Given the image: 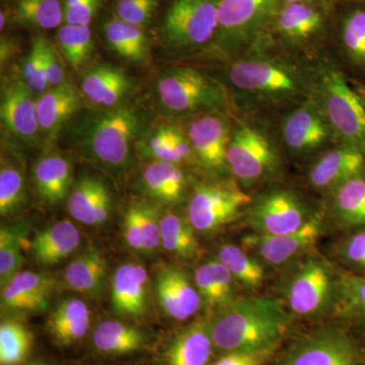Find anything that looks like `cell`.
<instances>
[{
    "label": "cell",
    "mask_w": 365,
    "mask_h": 365,
    "mask_svg": "<svg viewBox=\"0 0 365 365\" xmlns=\"http://www.w3.org/2000/svg\"><path fill=\"white\" fill-rule=\"evenodd\" d=\"M292 314L279 299L240 297L209 318L215 348L225 353L278 348L289 332Z\"/></svg>",
    "instance_id": "obj_1"
},
{
    "label": "cell",
    "mask_w": 365,
    "mask_h": 365,
    "mask_svg": "<svg viewBox=\"0 0 365 365\" xmlns=\"http://www.w3.org/2000/svg\"><path fill=\"white\" fill-rule=\"evenodd\" d=\"M340 267L316 250L285 266L276 285L279 299L292 317L304 319L333 314Z\"/></svg>",
    "instance_id": "obj_2"
},
{
    "label": "cell",
    "mask_w": 365,
    "mask_h": 365,
    "mask_svg": "<svg viewBox=\"0 0 365 365\" xmlns=\"http://www.w3.org/2000/svg\"><path fill=\"white\" fill-rule=\"evenodd\" d=\"M140 131V118L130 106L91 112L79 127V140L93 160L110 169L130 163L131 146Z\"/></svg>",
    "instance_id": "obj_3"
},
{
    "label": "cell",
    "mask_w": 365,
    "mask_h": 365,
    "mask_svg": "<svg viewBox=\"0 0 365 365\" xmlns=\"http://www.w3.org/2000/svg\"><path fill=\"white\" fill-rule=\"evenodd\" d=\"M228 79L240 93L270 102L299 100L309 88L297 67L263 55L235 61L228 69Z\"/></svg>",
    "instance_id": "obj_4"
},
{
    "label": "cell",
    "mask_w": 365,
    "mask_h": 365,
    "mask_svg": "<svg viewBox=\"0 0 365 365\" xmlns=\"http://www.w3.org/2000/svg\"><path fill=\"white\" fill-rule=\"evenodd\" d=\"M314 98L341 144L365 153V105L339 71L326 66L314 85Z\"/></svg>",
    "instance_id": "obj_5"
},
{
    "label": "cell",
    "mask_w": 365,
    "mask_h": 365,
    "mask_svg": "<svg viewBox=\"0 0 365 365\" xmlns=\"http://www.w3.org/2000/svg\"><path fill=\"white\" fill-rule=\"evenodd\" d=\"M157 91L168 111L177 115L220 113L225 106L222 86L191 67H175L158 79Z\"/></svg>",
    "instance_id": "obj_6"
},
{
    "label": "cell",
    "mask_w": 365,
    "mask_h": 365,
    "mask_svg": "<svg viewBox=\"0 0 365 365\" xmlns=\"http://www.w3.org/2000/svg\"><path fill=\"white\" fill-rule=\"evenodd\" d=\"M364 345L345 327H323L297 340L275 365H362Z\"/></svg>",
    "instance_id": "obj_7"
},
{
    "label": "cell",
    "mask_w": 365,
    "mask_h": 365,
    "mask_svg": "<svg viewBox=\"0 0 365 365\" xmlns=\"http://www.w3.org/2000/svg\"><path fill=\"white\" fill-rule=\"evenodd\" d=\"M316 215L294 192L272 188L252 199L245 220L255 234L278 235L299 230Z\"/></svg>",
    "instance_id": "obj_8"
},
{
    "label": "cell",
    "mask_w": 365,
    "mask_h": 365,
    "mask_svg": "<svg viewBox=\"0 0 365 365\" xmlns=\"http://www.w3.org/2000/svg\"><path fill=\"white\" fill-rule=\"evenodd\" d=\"M228 169L244 188L267 181L280 172L277 151L260 130L242 125L227 148Z\"/></svg>",
    "instance_id": "obj_9"
},
{
    "label": "cell",
    "mask_w": 365,
    "mask_h": 365,
    "mask_svg": "<svg viewBox=\"0 0 365 365\" xmlns=\"http://www.w3.org/2000/svg\"><path fill=\"white\" fill-rule=\"evenodd\" d=\"M218 0H175L165 14L163 36L174 49L207 44L218 30Z\"/></svg>",
    "instance_id": "obj_10"
},
{
    "label": "cell",
    "mask_w": 365,
    "mask_h": 365,
    "mask_svg": "<svg viewBox=\"0 0 365 365\" xmlns=\"http://www.w3.org/2000/svg\"><path fill=\"white\" fill-rule=\"evenodd\" d=\"M252 199L234 182L197 185L188 204L189 222L196 232H215L235 222Z\"/></svg>",
    "instance_id": "obj_11"
},
{
    "label": "cell",
    "mask_w": 365,
    "mask_h": 365,
    "mask_svg": "<svg viewBox=\"0 0 365 365\" xmlns=\"http://www.w3.org/2000/svg\"><path fill=\"white\" fill-rule=\"evenodd\" d=\"M325 228L323 216L316 215L304 227L290 234L247 235L242 240V247L270 267H285L313 251Z\"/></svg>",
    "instance_id": "obj_12"
},
{
    "label": "cell",
    "mask_w": 365,
    "mask_h": 365,
    "mask_svg": "<svg viewBox=\"0 0 365 365\" xmlns=\"http://www.w3.org/2000/svg\"><path fill=\"white\" fill-rule=\"evenodd\" d=\"M278 0H218L217 40L225 48L248 42L277 11Z\"/></svg>",
    "instance_id": "obj_13"
},
{
    "label": "cell",
    "mask_w": 365,
    "mask_h": 365,
    "mask_svg": "<svg viewBox=\"0 0 365 365\" xmlns=\"http://www.w3.org/2000/svg\"><path fill=\"white\" fill-rule=\"evenodd\" d=\"M281 131L287 150L297 155L316 153L334 137L325 115L312 98L284 118Z\"/></svg>",
    "instance_id": "obj_14"
},
{
    "label": "cell",
    "mask_w": 365,
    "mask_h": 365,
    "mask_svg": "<svg viewBox=\"0 0 365 365\" xmlns=\"http://www.w3.org/2000/svg\"><path fill=\"white\" fill-rule=\"evenodd\" d=\"M187 136L204 168L217 173L228 169L227 148L232 132L227 117L220 113L201 115L189 124Z\"/></svg>",
    "instance_id": "obj_15"
},
{
    "label": "cell",
    "mask_w": 365,
    "mask_h": 365,
    "mask_svg": "<svg viewBox=\"0 0 365 365\" xmlns=\"http://www.w3.org/2000/svg\"><path fill=\"white\" fill-rule=\"evenodd\" d=\"M35 95L24 81H11L2 88L0 102L2 127L19 143H36L41 133Z\"/></svg>",
    "instance_id": "obj_16"
},
{
    "label": "cell",
    "mask_w": 365,
    "mask_h": 365,
    "mask_svg": "<svg viewBox=\"0 0 365 365\" xmlns=\"http://www.w3.org/2000/svg\"><path fill=\"white\" fill-rule=\"evenodd\" d=\"M155 292L163 311L169 318L186 321L195 316L203 306L195 283L184 271L167 266L158 273Z\"/></svg>",
    "instance_id": "obj_17"
},
{
    "label": "cell",
    "mask_w": 365,
    "mask_h": 365,
    "mask_svg": "<svg viewBox=\"0 0 365 365\" xmlns=\"http://www.w3.org/2000/svg\"><path fill=\"white\" fill-rule=\"evenodd\" d=\"M53 281L47 274L23 271L1 290V309L7 313L36 314L49 306Z\"/></svg>",
    "instance_id": "obj_18"
},
{
    "label": "cell",
    "mask_w": 365,
    "mask_h": 365,
    "mask_svg": "<svg viewBox=\"0 0 365 365\" xmlns=\"http://www.w3.org/2000/svg\"><path fill=\"white\" fill-rule=\"evenodd\" d=\"M365 173V153L341 144L327 151L314 163L309 181L314 189L332 192L343 182Z\"/></svg>",
    "instance_id": "obj_19"
},
{
    "label": "cell",
    "mask_w": 365,
    "mask_h": 365,
    "mask_svg": "<svg viewBox=\"0 0 365 365\" xmlns=\"http://www.w3.org/2000/svg\"><path fill=\"white\" fill-rule=\"evenodd\" d=\"M81 93L91 104L102 108L121 105L131 91L132 81L126 72L111 64H98L83 73L81 83Z\"/></svg>",
    "instance_id": "obj_20"
},
{
    "label": "cell",
    "mask_w": 365,
    "mask_h": 365,
    "mask_svg": "<svg viewBox=\"0 0 365 365\" xmlns=\"http://www.w3.org/2000/svg\"><path fill=\"white\" fill-rule=\"evenodd\" d=\"M160 208L148 201H134L126 208L123 235L127 246L134 251L150 254L162 245Z\"/></svg>",
    "instance_id": "obj_21"
},
{
    "label": "cell",
    "mask_w": 365,
    "mask_h": 365,
    "mask_svg": "<svg viewBox=\"0 0 365 365\" xmlns=\"http://www.w3.org/2000/svg\"><path fill=\"white\" fill-rule=\"evenodd\" d=\"M195 283L203 306L211 313L222 311L240 299V283L220 260L207 261L196 268Z\"/></svg>",
    "instance_id": "obj_22"
},
{
    "label": "cell",
    "mask_w": 365,
    "mask_h": 365,
    "mask_svg": "<svg viewBox=\"0 0 365 365\" xmlns=\"http://www.w3.org/2000/svg\"><path fill=\"white\" fill-rule=\"evenodd\" d=\"M148 275L138 264H123L115 271L111 299L114 311L123 316H141L148 309Z\"/></svg>",
    "instance_id": "obj_23"
},
{
    "label": "cell",
    "mask_w": 365,
    "mask_h": 365,
    "mask_svg": "<svg viewBox=\"0 0 365 365\" xmlns=\"http://www.w3.org/2000/svg\"><path fill=\"white\" fill-rule=\"evenodd\" d=\"M112 199L104 182L85 177L73 187L67 200V208L74 220L91 227L107 222Z\"/></svg>",
    "instance_id": "obj_24"
},
{
    "label": "cell",
    "mask_w": 365,
    "mask_h": 365,
    "mask_svg": "<svg viewBox=\"0 0 365 365\" xmlns=\"http://www.w3.org/2000/svg\"><path fill=\"white\" fill-rule=\"evenodd\" d=\"M81 97L73 85L66 81L45 91L37 100V116L43 136L53 139L69 118L81 107Z\"/></svg>",
    "instance_id": "obj_25"
},
{
    "label": "cell",
    "mask_w": 365,
    "mask_h": 365,
    "mask_svg": "<svg viewBox=\"0 0 365 365\" xmlns=\"http://www.w3.org/2000/svg\"><path fill=\"white\" fill-rule=\"evenodd\" d=\"M213 348L209 318L196 319L173 341L168 351V364L207 365Z\"/></svg>",
    "instance_id": "obj_26"
},
{
    "label": "cell",
    "mask_w": 365,
    "mask_h": 365,
    "mask_svg": "<svg viewBox=\"0 0 365 365\" xmlns=\"http://www.w3.org/2000/svg\"><path fill=\"white\" fill-rule=\"evenodd\" d=\"M331 212L338 227L346 232L365 227V173L331 192Z\"/></svg>",
    "instance_id": "obj_27"
},
{
    "label": "cell",
    "mask_w": 365,
    "mask_h": 365,
    "mask_svg": "<svg viewBox=\"0 0 365 365\" xmlns=\"http://www.w3.org/2000/svg\"><path fill=\"white\" fill-rule=\"evenodd\" d=\"M71 160L58 153L43 155L34 167L35 188L45 202L63 201L72 184Z\"/></svg>",
    "instance_id": "obj_28"
},
{
    "label": "cell",
    "mask_w": 365,
    "mask_h": 365,
    "mask_svg": "<svg viewBox=\"0 0 365 365\" xmlns=\"http://www.w3.org/2000/svg\"><path fill=\"white\" fill-rule=\"evenodd\" d=\"M81 244V234L76 225L62 220L35 235L32 253L42 265H54L73 253Z\"/></svg>",
    "instance_id": "obj_29"
},
{
    "label": "cell",
    "mask_w": 365,
    "mask_h": 365,
    "mask_svg": "<svg viewBox=\"0 0 365 365\" xmlns=\"http://www.w3.org/2000/svg\"><path fill=\"white\" fill-rule=\"evenodd\" d=\"M107 271V261L103 254L98 250L90 249L67 266L64 280L72 290L98 297L104 292Z\"/></svg>",
    "instance_id": "obj_30"
},
{
    "label": "cell",
    "mask_w": 365,
    "mask_h": 365,
    "mask_svg": "<svg viewBox=\"0 0 365 365\" xmlns=\"http://www.w3.org/2000/svg\"><path fill=\"white\" fill-rule=\"evenodd\" d=\"M91 313L88 304L78 299H67L55 307L47 329L60 345H71L88 333Z\"/></svg>",
    "instance_id": "obj_31"
},
{
    "label": "cell",
    "mask_w": 365,
    "mask_h": 365,
    "mask_svg": "<svg viewBox=\"0 0 365 365\" xmlns=\"http://www.w3.org/2000/svg\"><path fill=\"white\" fill-rule=\"evenodd\" d=\"M187 176L179 165L153 162L143 170V186L148 196L168 203H178L186 194Z\"/></svg>",
    "instance_id": "obj_32"
},
{
    "label": "cell",
    "mask_w": 365,
    "mask_h": 365,
    "mask_svg": "<svg viewBox=\"0 0 365 365\" xmlns=\"http://www.w3.org/2000/svg\"><path fill=\"white\" fill-rule=\"evenodd\" d=\"M105 39L110 48L122 58L132 62H144L150 55V41L143 26L110 19L104 26Z\"/></svg>",
    "instance_id": "obj_33"
},
{
    "label": "cell",
    "mask_w": 365,
    "mask_h": 365,
    "mask_svg": "<svg viewBox=\"0 0 365 365\" xmlns=\"http://www.w3.org/2000/svg\"><path fill=\"white\" fill-rule=\"evenodd\" d=\"M217 260L222 262L240 285L248 292H256L268 279L270 266L242 247L223 245L218 250Z\"/></svg>",
    "instance_id": "obj_34"
},
{
    "label": "cell",
    "mask_w": 365,
    "mask_h": 365,
    "mask_svg": "<svg viewBox=\"0 0 365 365\" xmlns=\"http://www.w3.org/2000/svg\"><path fill=\"white\" fill-rule=\"evenodd\" d=\"M332 314L344 323L365 329V276L340 268Z\"/></svg>",
    "instance_id": "obj_35"
},
{
    "label": "cell",
    "mask_w": 365,
    "mask_h": 365,
    "mask_svg": "<svg viewBox=\"0 0 365 365\" xmlns=\"http://www.w3.org/2000/svg\"><path fill=\"white\" fill-rule=\"evenodd\" d=\"M323 25V14L309 4H287L277 18L281 35L292 42H302L313 37Z\"/></svg>",
    "instance_id": "obj_36"
},
{
    "label": "cell",
    "mask_w": 365,
    "mask_h": 365,
    "mask_svg": "<svg viewBox=\"0 0 365 365\" xmlns=\"http://www.w3.org/2000/svg\"><path fill=\"white\" fill-rule=\"evenodd\" d=\"M100 351L122 354L136 351L144 342L143 334L134 327L118 321H106L98 325L93 336Z\"/></svg>",
    "instance_id": "obj_37"
},
{
    "label": "cell",
    "mask_w": 365,
    "mask_h": 365,
    "mask_svg": "<svg viewBox=\"0 0 365 365\" xmlns=\"http://www.w3.org/2000/svg\"><path fill=\"white\" fill-rule=\"evenodd\" d=\"M195 232L188 218L170 212L162 216V246L170 253L184 259L195 257L199 251Z\"/></svg>",
    "instance_id": "obj_38"
},
{
    "label": "cell",
    "mask_w": 365,
    "mask_h": 365,
    "mask_svg": "<svg viewBox=\"0 0 365 365\" xmlns=\"http://www.w3.org/2000/svg\"><path fill=\"white\" fill-rule=\"evenodd\" d=\"M57 46L67 63L78 71L90 59L93 49V36L88 26L64 25L56 35Z\"/></svg>",
    "instance_id": "obj_39"
},
{
    "label": "cell",
    "mask_w": 365,
    "mask_h": 365,
    "mask_svg": "<svg viewBox=\"0 0 365 365\" xmlns=\"http://www.w3.org/2000/svg\"><path fill=\"white\" fill-rule=\"evenodd\" d=\"M33 345L32 333L16 319L0 325V364L19 365L25 361Z\"/></svg>",
    "instance_id": "obj_40"
},
{
    "label": "cell",
    "mask_w": 365,
    "mask_h": 365,
    "mask_svg": "<svg viewBox=\"0 0 365 365\" xmlns=\"http://www.w3.org/2000/svg\"><path fill=\"white\" fill-rule=\"evenodd\" d=\"M16 16L21 24L52 30L64 23L63 4L59 0H18Z\"/></svg>",
    "instance_id": "obj_41"
},
{
    "label": "cell",
    "mask_w": 365,
    "mask_h": 365,
    "mask_svg": "<svg viewBox=\"0 0 365 365\" xmlns=\"http://www.w3.org/2000/svg\"><path fill=\"white\" fill-rule=\"evenodd\" d=\"M25 227L21 225L2 227L0 230V283L7 284L23 266V240Z\"/></svg>",
    "instance_id": "obj_42"
},
{
    "label": "cell",
    "mask_w": 365,
    "mask_h": 365,
    "mask_svg": "<svg viewBox=\"0 0 365 365\" xmlns=\"http://www.w3.org/2000/svg\"><path fill=\"white\" fill-rule=\"evenodd\" d=\"M332 254L341 268L365 276V227L347 232L334 245Z\"/></svg>",
    "instance_id": "obj_43"
},
{
    "label": "cell",
    "mask_w": 365,
    "mask_h": 365,
    "mask_svg": "<svg viewBox=\"0 0 365 365\" xmlns=\"http://www.w3.org/2000/svg\"><path fill=\"white\" fill-rule=\"evenodd\" d=\"M26 197L23 170L13 163H1L0 170V215H11L20 207Z\"/></svg>",
    "instance_id": "obj_44"
},
{
    "label": "cell",
    "mask_w": 365,
    "mask_h": 365,
    "mask_svg": "<svg viewBox=\"0 0 365 365\" xmlns=\"http://www.w3.org/2000/svg\"><path fill=\"white\" fill-rule=\"evenodd\" d=\"M47 39L38 36L24 62L23 81L36 93L43 95L49 88L45 69V48Z\"/></svg>",
    "instance_id": "obj_45"
},
{
    "label": "cell",
    "mask_w": 365,
    "mask_h": 365,
    "mask_svg": "<svg viewBox=\"0 0 365 365\" xmlns=\"http://www.w3.org/2000/svg\"><path fill=\"white\" fill-rule=\"evenodd\" d=\"M342 41L349 58L365 68V11L359 9L346 18Z\"/></svg>",
    "instance_id": "obj_46"
},
{
    "label": "cell",
    "mask_w": 365,
    "mask_h": 365,
    "mask_svg": "<svg viewBox=\"0 0 365 365\" xmlns=\"http://www.w3.org/2000/svg\"><path fill=\"white\" fill-rule=\"evenodd\" d=\"M141 153L153 162H163L181 165L170 140V126L162 125L139 143Z\"/></svg>",
    "instance_id": "obj_47"
},
{
    "label": "cell",
    "mask_w": 365,
    "mask_h": 365,
    "mask_svg": "<svg viewBox=\"0 0 365 365\" xmlns=\"http://www.w3.org/2000/svg\"><path fill=\"white\" fill-rule=\"evenodd\" d=\"M158 6V0H116L115 11L120 20L139 26L150 25Z\"/></svg>",
    "instance_id": "obj_48"
},
{
    "label": "cell",
    "mask_w": 365,
    "mask_h": 365,
    "mask_svg": "<svg viewBox=\"0 0 365 365\" xmlns=\"http://www.w3.org/2000/svg\"><path fill=\"white\" fill-rule=\"evenodd\" d=\"M103 0H64V24L88 26L98 14Z\"/></svg>",
    "instance_id": "obj_49"
},
{
    "label": "cell",
    "mask_w": 365,
    "mask_h": 365,
    "mask_svg": "<svg viewBox=\"0 0 365 365\" xmlns=\"http://www.w3.org/2000/svg\"><path fill=\"white\" fill-rule=\"evenodd\" d=\"M278 348L258 350V351H235L225 353L211 365H265L272 359Z\"/></svg>",
    "instance_id": "obj_50"
},
{
    "label": "cell",
    "mask_w": 365,
    "mask_h": 365,
    "mask_svg": "<svg viewBox=\"0 0 365 365\" xmlns=\"http://www.w3.org/2000/svg\"><path fill=\"white\" fill-rule=\"evenodd\" d=\"M59 52V50L47 40L45 48V69L49 88H55L66 83V71Z\"/></svg>",
    "instance_id": "obj_51"
},
{
    "label": "cell",
    "mask_w": 365,
    "mask_h": 365,
    "mask_svg": "<svg viewBox=\"0 0 365 365\" xmlns=\"http://www.w3.org/2000/svg\"><path fill=\"white\" fill-rule=\"evenodd\" d=\"M170 140H172L175 153H177L182 163H191L197 160L195 151L189 137L182 134V132L176 127L170 126Z\"/></svg>",
    "instance_id": "obj_52"
},
{
    "label": "cell",
    "mask_w": 365,
    "mask_h": 365,
    "mask_svg": "<svg viewBox=\"0 0 365 365\" xmlns=\"http://www.w3.org/2000/svg\"><path fill=\"white\" fill-rule=\"evenodd\" d=\"M6 25V14L1 11L0 14V30L4 31V26Z\"/></svg>",
    "instance_id": "obj_53"
},
{
    "label": "cell",
    "mask_w": 365,
    "mask_h": 365,
    "mask_svg": "<svg viewBox=\"0 0 365 365\" xmlns=\"http://www.w3.org/2000/svg\"><path fill=\"white\" fill-rule=\"evenodd\" d=\"M285 4H309V2L314 1V0H284Z\"/></svg>",
    "instance_id": "obj_54"
},
{
    "label": "cell",
    "mask_w": 365,
    "mask_h": 365,
    "mask_svg": "<svg viewBox=\"0 0 365 365\" xmlns=\"http://www.w3.org/2000/svg\"><path fill=\"white\" fill-rule=\"evenodd\" d=\"M359 91L357 93H359V97L362 98L365 105V86H364V88H359V91Z\"/></svg>",
    "instance_id": "obj_55"
},
{
    "label": "cell",
    "mask_w": 365,
    "mask_h": 365,
    "mask_svg": "<svg viewBox=\"0 0 365 365\" xmlns=\"http://www.w3.org/2000/svg\"><path fill=\"white\" fill-rule=\"evenodd\" d=\"M362 365H365V345H364V362H362Z\"/></svg>",
    "instance_id": "obj_56"
},
{
    "label": "cell",
    "mask_w": 365,
    "mask_h": 365,
    "mask_svg": "<svg viewBox=\"0 0 365 365\" xmlns=\"http://www.w3.org/2000/svg\"><path fill=\"white\" fill-rule=\"evenodd\" d=\"M31 365H40V364H31Z\"/></svg>",
    "instance_id": "obj_57"
}]
</instances>
